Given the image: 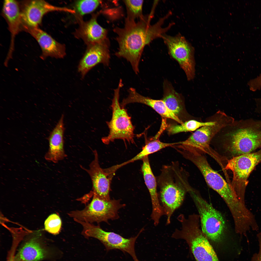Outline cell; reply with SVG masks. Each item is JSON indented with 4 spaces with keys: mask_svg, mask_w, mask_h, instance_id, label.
I'll use <instances>...</instances> for the list:
<instances>
[{
    "mask_svg": "<svg viewBox=\"0 0 261 261\" xmlns=\"http://www.w3.org/2000/svg\"><path fill=\"white\" fill-rule=\"evenodd\" d=\"M153 11L149 15L139 19L137 22L127 18L123 28L117 27L114 29L117 35L119 46L116 55L130 62L136 74L139 72V63L145 46L154 39L161 37L173 25L170 23L166 27H162L165 20L169 17L168 15L160 18L155 24L151 25Z\"/></svg>",
    "mask_w": 261,
    "mask_h": 261,
    "instance_id": "6da1fadb",
    "label": "cell"
},
{
    "mask_svg": "<svg viewBox=\"0 0 261 261\" xmlns=\"http://www.w3.org/2000/svg\"><path fill=\"white\" fill-rule=\"evenodd\" d=\"M187 174L178 162H174L163 166L156 178L158 197L166 216L167 225L170 224L173 213L182 205L187 193L192 188Z\"/></svg>",
    "mask_w": 261,
    "mask_h": 261,
    "instance_id": "7a4b0ae2",
    "label": "cell"
},
{
    "mask_svg": "<svg viewBox=\"0 0 261 261\" xmlns=\"http://www.w3.org/2000/svg\"><path fill=\"white\" fill-rule=\"evenodd\" d=\"M232 157L261 148V120H235L215 136Z\"/></svg>",
    "mask_w": 261,
    "mask_h": 261,
    "instance_id": "3957f363",
    "label": "cell"
},
{
    "mask_svg": "<svg viewBox=\"0 0 261 261\" xmlns=\"http://www.w3.org/2000/svg\"><path fill=\"white\" fill-rule=\"evenodd\" d=\"M181 223L171 235L176 239L185 240L196 261H219L207 238L202 232L198 214L190 215L188 217L181 214L177 217Z\"/></svg>",
    "mask_w": 261,
    "mask_h": 261,
    "instance_id": "277c9868",
    "label": "cell"
},
{
    "mask_svg": "<svg viewBox=\"0 0 261 261\" xmlns=\"http://www.w3.org/2000/svg\"><path fill=\"white\" fill-rule=\"evenodd\" d=\"M181 153L197 167L207 184L221 196L228 207L234 204L238 198L236 192L231 185L212 168L204 153L195 149L188 147L183 150Z\"/></svg>",
    "mask_w": 261,
    "mask_h": 261,
    "instance_id": "5b68a950",
    "label": "cell"
},
{
    "mask_svg": "<svg viewBox=\"0 0 261 261\" xmlns=\"http://www.w3.org/2000/svg\"><path fill=\"white\" fill-rule=\"evenodd\" d=\"M215 114L216 119L214 124L201 127L185 140L178 142V145L188 146L207 154L216 160L222 168L225 165L226 159L212 148L210 144L215 136L222 128L231 123L235 119L220 110Z\"/></svg>",
    "mask_w": 261,
    "mask_h": 261,
    "instance_id": "8992f818",
    "label": "cell"
},
{
    "mask_svg": "<svg viewBox=\"0 0 261 261\" xmlns=\"http://www.w3.org/2000/svg\"><path fill=\"white\" fill-rule=\"evenodd\" d=\"M188 193L198 212L202 232L212 241H220L226 229L225 221L222 214L193 188Z\"/></svg>",
    "mask_w": 261,
    "mask_h": 261,
    "instance_id": "52a82bcc",
    "label": "cell"
},
{
    "mask_svg": "<svg viewBox=\"0 0 261 261\" xmlns=\"http://www.w3.org/2000/svg\"><path fill=\"white\" fill-rule=\"evenodd\" d=\"M123 86L122 80L120 79L117 87L114 90L111 105L112 117L110 121L107 122L109 129V133L102 139L106 144H108L116 139H121L131 143L134 142L135 127L127 110L122 107L119 103L120 91Z\"/></svg>",
    "mask_w": 261,
    "mask_h": 261,
    "instance_id": "ba28073f",
    "label": "cell"
},
{
    "mask_svg": "<svg viewBox=\"0 0 261 261\" xmlns=\"http://www.w3.org/2000/svg\"><path fill=\"white\" fill-rule=\"evenodd\" d=\"M125 206L120 200H105L93 194L91 202L81 210H76L68 213L69 217L79 220L92 223L117 219L118 211Z\"/></svg>",
    "mask_w": 261,
    "mask_h": 261,
    "instance_id": "9c48e42d",
    "label": "cell"
},
{
    "mask_svg": "<svg viewBox=\"0 0 261 261\" xmlns=\"http://www.w3.org/2000/svg\"><path fill=\"white\" fill-rule=\"evenodd\" d=\"M75 221L82 226V234L86 238L92 237L99 240L105 246L107 251L115 249L126 252L132 257L134 261H139L135 253V244L137 239L144 230L142 229L137 236L126 238L120 235L103 230L99 225L82 221L77 219Z\"/></svg>",
    "mask_w": 261,
    "mask_h": 261,
    "instance_id": "30bf717a",
    "label": "cell"
},
{
    "mask_svg": "<svg viewBox=\"0 0 261 261\" xmlns=\"http://www.w3.org/2000/svg\"><path fill=\"white\" fill-rule=\"evenodd\" d=\"M261 162V149L254 153L242 154L228 160L225 170H230L233 174L231 185L236 191H245L248 179L251 172Z\"/></svg>",
    "mask_w": 261,
    "mask_h": 261,
    "instance_id": "8fae6325",
    "label": "cell"
},
{
    "mask_svg": "<svg viewBox=\"0 0 261 261\" xmlns=\"http://www.w3.org/2000/svg\"><path fill=\"white\" fill-rule=\"evenodd\" d=\"M170 55L178 63L185 72L187 80L195 75V62L193 48L185 38L179 35L172 36L164 34L161 36Z\"/></svg>",
    "mask_w": 261,
    "mask_h": 261,
    "instance_id": "7c38bea8",
    "label": "cell"
},
{
    "mask_svg": "<svg viewBox=\"0 0 261 261\" xmlns=\"http://www.w3.org/2000/svg\"><path fill=\"white\" fill-rule=\"evenodd\" d=\"M21 8L22 25L32 27H38L43 16L49 12L57 11L73 14L75 13L73 9L53 5L42 0L24 2Z\"/></svg>",
    "mask_w": 261,
    "mask_h": 261,
    "instance_id": "4fadbf2b",
    "label": "cell"
},
{
    "mask_svg": "<svg viewBox=\"0 0 261 261\" xmlns=\"http://www.w3.org/2000/svg\"><path fill=\"white\" fill-rule=\"evenodd\" d=\"M93 153L94 159L90 164L89 168L87 169L81 165L80 167L90 177L93 194L101 199L109 200L111 199L109 196L111 182L115 172L111 167L102 168L99 165L97 151H94Z\"/></svg>",
    "mask_w": 261,
    "mask_h": 261,
    "instance_id": "5bb4252c",
    "label": "cell"
},
{
    "mask_svg": "<svg viewBox=\"0 0 261 261\" xmlns=\"http://www.w3.org/2000/svg\"><path fill=\"white\" fill-rule=\"evenodd\" d=\"M39 233L29 236L15 255L14 261H40L50 258L54 251L46 246Z\"/></svg>",
    "mask_w": 261,
    "mask_h": 261,
    "instance_id": "9a60e30c",
    "label": "cell"
},
{
    "mask_svg": "<svg viewBox=\"0 0 261 261\" xmlns=\"http://www.w3.org/2000/svg\"><path fill=\"white\" fill-rule=\"evenodd\" d=\"M108 40L107 39L99 43L87 45L86 51L78 67L82 78L94 66L102 63L105 66L109 64L110 58Z\"/></svg>",
    "mask_w": 261,
    "mask_h": 261,
    "instance_id": "2e32d148",
    "label": "cell"
},
{
    "mask_svg": "<svg viewBox=\"0 0 261 261\" xmlns=\"http://www.w3.org/2000/svg\"><path fill=\"white\" fill-rule=\"evenodd\" d=\"M22 30L30 34L36 40L42 50L40 58L43 60L50 57L63 58L66 55L65 44L60 43L38 27L22 26Z\"/></svg>",
    "mask_w": 261,
    "mask_h": 261,
    "instance_id": "e0dca14e",
    "label": "cell"
},
{
    "mask_svg": "<svg viewBox=\"0 0 261 261\" xmlns=\"http://www.w3.org/2000/svg\"><path fill=\"white\" fill-rule=\"evenodd\" d=\"M99 13L93 14L88 21H83L82 17L76 16L79 24L73 33L75 38L82 39L87 45L102 42L107 39L106 30L98 23Z\"/></svg>",
    "mask_w": 261,
    "mask_h": 261,
    "instance_id": "ac0fdd59",
    "label": "cell"
},
{
    "mask_svg": "<svg viewBox=\"0 0 261 261\" xmlns=\"http://www.w3.org/2000/svg\"><path fill=\"white\" fill-rule=\"evenodd\" d=\"M141 167L145 184L149 191L152 203V212L151 217L154 225H158L160 219L165 214L159 199L156 178L152 171L148 156L142 160Z\"/></svg>",
    "mask_w": 261,
    "mask_h": 261,
    "instance_id": "d6986e66",
    "label": "cell"
},
{
    "mask_svg": "<svg viewBox=\"0 0 261 261\" xmlns=\"http://www.w3.org/2000/svg\"><path fill=\"white\" fill-rule=\"evenodd\" d=\"M19 3L15 0L4 1L2 10V15L5 19L11 34V39L7 56L11 57L14 49V39L16 36L22 30L21 6Z\"/></svg>",
    "mask_w": 261,
    "mask_h": 261,
    "instance_id": "ffe728a7",
    "label": "cell"
},
{
    "mask_svg": "<svg viewBox=\"0 0 261 261\" xmlns=\"http://www.w3.org/2000/svg\"><path fill=\"white\" fill-rule=\"evenodd\" d=\"M128 96L124 99L120 104L124 107L126 105L134 103H138L150 107L164 118L173 119L180 124L183 122L179 118L171 112L162 100L153 99L144 96L138 93L135 89L131 87L128 90Z\"/></svg>",
    "mask_w": 261,
    "mask_h": 261,
    "instance_id": "44dd1931",
    "label": "cell"
},
{
    "mask_svg": "<svg viewBox=\"0 0 261 261\" xmlns=\"http://www.w3.org/2000/svg\"><path fill=\"white\" fill-rule=\"evenodd\" d=\"M64 119L62 115L51 132L49 139V149L45 156L47 160L55 163L66 157L64 148Z\"/></svg>",
    "mask_w": 261,
    "mask_h": 261,
    "instance_id": "7402d4cb",
    "label": "cell"
},
{
    "mask_svg": "<svg viewBox=\"0 0 261 261\" xmlns=\"http://www.w3.org/2000/svg\"><path fill=\"white\" fill-rule=\"evenodd\" d=\"M163 89L162 100L168 109L178 117L183 109V101L181 95L176 91L172 84L167 80L163 83Z\"/></svg>",
    "mask_w": 261,
    "mask_h": 261,
    "instance_id": "603a6c76",
    "label": "cell"
},
{
    "mask_svg": "<svg viewBox=\"0 0 261 261\" xmlns=\"http://www.w3.org/2000/svg\"><path fill=\"white\" fill-rule=\"evenodd\" d=\"M177 142L166 143L162 142L159 140H147L145 145L142 150L134 157L130 160L121 164L122 166L137 160H142L150 154L157 152L163 148L176 145Z\"/></svg>",
    "mask_w": 261,
    "mask_h": 261,
    "instance_id": "cb8c5ba5",
    "label": "cell"
},
{
    "mask_svg": "<svg viewBox=\"0 0 261 261\" xmlns=\"http://www.w3.org/2000/svg\"><path fill=\"white\" fill-rule=\"evenodd\" d=\"M208 120V121L203 122L201 120H190L180 125H170L168 128L167 131L170 135L181 132L194 131L203 126L213 125L215 123V117L213 116H211Z\"/></svg>",
    "mask_w": 261,
    "mask_h": 261,
    "instance_id": "d4e9b609",
    "label": "cell"
},
{
    "mask_svg": "<svg viewBox=\"0 0 261 261\" xmlns=\"http://www.w3.org/2000/svg\"><path fill=\"white\" fill-rule=\"evenodd\" d=\"M98 0H83L75 2L73 9L75 11V16H82L94 11L101 3Z\"/></svg>",
    "mask_w": 261,
    "mask_h": 261,
    "instance_id": "484cf974",
    "label": "cell"
},
{
    "mask_svg": "<svg viewBox=\"0 0 261 261\" xmlns=\"http://www.w3.org/2000/svg\"><path fill=\"white\" fill-rule=\"evenodd\" d=\"M123 2L127 10V18L135 20L144 16L142 13L143 0H125Z\"/></svg>",
    "mask_w": 261,
    "mask_h": 261,
    "instance_id": "4316f807",
    "label": "cell"
},
{
    "mask_svg": "<svg viewBox=\"0 0 261 261\" xmlns=\"http://www.w3.org/2000/svg\"><path fill=\"white\" fill-rule=\"evenodd\" d=\"M44 225L46 231L52 234L56 235L60 232L62 222L58 215L53 214L50 215L45 220Z\"/></svg>",
    "mask_w": 261,
    "mask_h": 261,
    "instance_id": "83f0119b",
    "label": "cell"
},
{
    "mask_svg": "<svg viewBox=\"0 0 261 261\" xmlns=\"http://www.w3.org/2000/svg\"><path fill=\"white\" fill-rule=\"evenodd\" d=\"M257 237L259 243V251L258 253L253 254L251 261H261V232L257 234Z\"/></svg>",
    "mask_w": 261,
    "mask_h": 261,
    "instance_id": "f1b7e54d",
    "label": "cell"
},
{
    "mask_svg": "<svg viewBox=\"0 0 261 261\" xmlns=\"http://www.w3.org/2000/svg\"><path fill=\"white\" fill-rule=\"evenodd\" d=\"M18 244V242H13L11 249L9 252L7 261H14L15 256V252L17 246Z\"/></svg>",
    "mask_w": 261,
    "mask_h": 261,
    "instance_id": "f546056e",
    "label": "cell"
},
{
    "mask_svg": "<svg viewBox=\"0 0 261 261\" xmlns=\"http://www.w3.org/2000/svg\"><path fill=\"white\" fill-rule=\"evenodd\" d=\"M256 111L258 113H261V98H257L255 101Z\"/></svg>",
    "mask_w": 261,
    "mask_h": 261,
    "instance_id": "4dcf8cb0",
    "label": "cell"
},
{
    "mask_svg": "<svg viewBox=\"0 0 261 261\" xmlns=\"http://www.w3.org/2000/svg\"><path fill=\"white\" fill-rule=\"evenodd\" d=\"M254 81L257 85L261 87V74L255 78Z\"/></svg>",
    "mask_w": 261,
    "mask_h": 261,
    "instance_id": "1f68e13d",
    "label": "cell"
}]
</instances>
